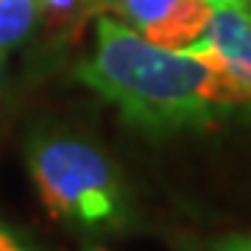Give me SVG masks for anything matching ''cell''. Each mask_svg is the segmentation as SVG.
<instances>
[{
	"instance_id": "cell-1",
	"label": "cell",
	"mask_w": 251,
	"mask_h": 251,
	"mask_svg": "<svg viewBox=\"0 0 251 251\" xmlns=\"http://www.w3.org/2000/svg\"><path fill=\"white\" fill-rule=\"evenodd\" d=\"M95 45L75 78L148 134L209 126L229 112L209 64L187 50L162 48L112 14L92 20Z\"/></svg>"
},
{
	"instance_id": "cell-2",
	"label": "cell",
	"mask_w": 251,
	"mask_h": 251,
	"mask_svg": "<svg viewBox=\"0 0 251 251\" xmlns=\"http://www.w3.org/2000/svg\"><path fill=\"white\" fill-rule=\"evenodd\" d=\"M25 168L48 215L73 232L106 234L131 224L123 176L87 137L39 128L25 140Z\"/></svg>"
},
{
	"instance_id": "cell-3",
	"label": "cell",
	"mask_w": 251,
	"mask_h": 251,
	"mask_svg": "<svg viewBox=\"0 0 251 251\" xmlns=\"http://www.w3.org/2000/svg\"><path fill=\"white\" fill-rule=\"evenodd\" d=\"M215 73L229 109H251V11L243 3L212 9L206 34L184 48Z\"/></svg>"
},
{
	"instance_id": "cell-4",
	"label": "cell",
	"mask_w": 251,
	"mask_h": 251,
	"mask_svg": "<svg viewBox=\"0 0 251 251\" xmlns=\"http://www.w3.org/2000/svg\"><path fill=\"white\" fill-rule=\"evenodd\" d=\"M98 14H112L162 48L184 50L209 28L206 0H95Z\"/></svg>"
},
{
	"instance_id": "cell-5",
	"label": "cell",
	"mask_w": 251,
	"mask_h": 251,
	"mask_svg": "<svg viewBox=\"0 0 251 251\" xmlns=\"http://www.w3.org/2000/svg\"><path fill=\"white\" fill-rule=\"evenodd\" d=\"M39 6V31H45L53 45L78 39L87 23L98 17L95 0H36Z\"/></svg>"
},
{
	"instance_id": "cell-6",
	"label": "cell",
	"mask_w": 251,
	"mask_h": 251,
	"mask_svg": "<svg viewBox=\"0 0 251 251\" xmlns=\"http://www.w3.org/2000/svg\"><path fill=\"white\" fill-rule=\"evenodd\" d=\"M39 31L36 0H0V53L20 50Z\"/></svg>"
},
{
	"instance_id": "cell-7",
	"label": "cell",
	"mask_w": 251,
	"mask_h": 251,
	"mask_svg": "<svg viewBox=\"0 0 251 251\" xmlns=\"http://www.w3.org/2000/svg\"><path fill=\"white\" fill-rule=\"evenodd\" d=\"M0 251H45L28 232L0 221Z\"/></svg>"
},
{
	"instance_id": "cell-8",
	"label": "cell",
	"mask_w": 251,
	"mask_h": 251,
	"mask_svg": "<svg viewBox=\"0 0 251 251\" xmlns=\"http://www.w3.org/2000/svg\"><path fill=\"white\" fill-rule=\"evenodd\" d=\"M215 251H251V234H229L212 243Z\"/></svg>"
},
{
	"instance_id": "cell-9",
	"label": "cell",
	"mask_w": 251,
	"mask_h": 251,
	"mask_svg": "<svg viewBox=\"0 0 251 251\" xmlns=\"http://www.w3.org/2000/svg\"><path fill=\"white\" fill-rule=\"evenodd\" d=\"M3 92H6V59L0 53V98H3Z\"/></svg>"
},
{
	"instance_id": "cell-10",
	"label": "cell",
	"mask_w": 251,
	"mask_h": 251,
	"mask_svg": "<svg viewBox=\"0 0 251 251\" xmlns=\"http://www.w3.org/2000/svg\"><path fill=\"white\" fill-rule=\"evenodd\" d=\"M206 3L215 9V6H226V3H240V0H206Z\"/></svg>"
},
{
	"instance_id": "cell-11",
	"label": "cell",
	"mask_w": 251,
	"mask_h": 251,
	"mask_svg": "<svg viewBox=\"0 0 251 251\" xmlns=\"http://www.w3.org/2000/svg\"><path fill=\"white\" fill-rule=\"evenodd\" d=\"M240 3H243V6H246L249 11H251V0H240Z\"/></svg>"
},
{
	"instance_id": "cell-12",
	"label": "cell",
	"mask_w": 251,
	"mask_h": 251,
	"mask_svg": "<svg viewBox=\"0 0 251 251\" xmlns=\"http://www.w3.org/2000/svg\"><path fill=\"white\" fill-rule=\"evenodd\" d=\"M92 251H103V249H92Z\"/></svg>"
}]
</instances>
